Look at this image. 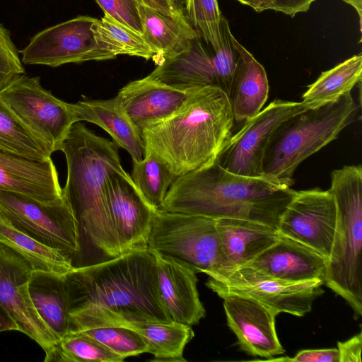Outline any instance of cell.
Listing matches in <instances>:
<instances>
[{
  "mask_svg": "<svg viewBox=\"0 0 362 362\" xmlns=\"http://www.w3.org/2000/svg\"><path fill=\"white\" fill-rule=\"evenodd\" d=\"M64 276L70 302L69 332L118 320L172 321L159 291L156 259L148 246L75 267Z\"/></svg>",
  "mask_w": 362,
  "mask_h": 362,
  "instance_id": "cell-1",
  "label": "cell"
},
{
  "mask_svg": "<svg viewBox=\"0 0 362 362\" xmlns=\"http://www.w3.org/2000/svg\"><path fill=\"white\" fill-rule=\"evenodd\" d=\"M296 191L263 177L232 173L216 161L177 177L158 209L256 221L278 230Z\"/></svg>",
  "mask_w": 362,
  "mask_h": 362,
  "instance_id": "cell-2",
  "label": "cell"
},
{
  "mask_svg": "<svg viewBox=\"0 0 362 362\" xmlns=\"http://www.w3.org/2000/svg\"><path fill=\"white\" fill-rule=\"evenodd\" d=\"M112 141L95 134L76 122L64 140L67 176L62 197L71 209L79 229L106 256L121 255L110 216L106 182L115 172H124Z\"/></svg>",
  "mask_w": 362,
  "mask_h": 362,
  "instance_id": "cell-3",
  "label": "cell"
},
{
  "mask_svg": "<svg viewBox=\"0 0 362 362\" xmlns=\"http://www.w3.org/2000/svg\"><path fill=\"white\" fill-rule=\"evenodd\" d=\"M234 121L224 91L198 88L173 115L141 133L144 152L156 155L179 177L216 160Z\"/></svg>",
  "mask_w": 362,
  "mask_h": 362,
  "instance_id": "cell-4",
  "label": "cell"
},
{
  "mask_svg": "<svg viewBox=\"0 0 362 362\" xmlns=\"http://www.w3.org/2000/svg\"><path fill=\"white\" fill-rule=\"evenodd\" d=\"M357 109L349 92L335 102L305 109L284 120L267 146L262 177L291 187L298 166L336 139L353 122Z\"/></svg>",
  "mask_w": 362,
  "mask_h": 362,
  "instance_id": "cell-5",
  "label": "cell"
},
{
  "mask_svg": "<svg viewBox=\"0 0 362 362\" xmlns=\"http://www.w3.org/2000/svg\"><path fill=\"white\" fill-rule=\"evenodd\" d=\"M328 191L337 206V225L324 284L362 315V168L344 165L331 173Z\"/></svg>",
  "mask_w": 362,
  "mask_h": 362,
  "instance_id": "cell-6",
  "label": "cell"
},
{
  "mask_svg": "<svg viewBox=\"0 0 362 362\" xmlns=\"http://www.w3.org/2000/svg\"><path fill=\"white\" fill-rule=\"evenodd\" d=\"M147 246L212 279L235 269L223 248L216 219L211 218L157 209Z\"/></svg>",
  "mask_w": 362,
  "mask_h": 362,
  "instance_id": "cell-7",
  "label": "cell"
},
{
  "mask_svg": "<svg viewBox=\"0 0 362 362\" xmlns=\"http://www.w3.org/2000/svg\"><path fill=\"white\" fill-rule=\"evenodd\" d=\"M0 218L70 258L81 250L79 226L63 197L42 202L20 193L0 190Z\"/></svg>",
  "mask_w": 362,
  "mask_h": 362,
  "instance_id": "cell-8",
  "label": "cell"
},
{
  "mask_svg": "<svg viewBox=\"0 0 362 362\" xmlns=\"http://www.w3.org/2000/svg\"><path fill=\"white\" fill-rule=\"evenodd\" d=\"M0 99L52 153L61 151L72 126L80 122L73 104L45 89L37 76L13 77L0 89Z\"/></svg>",
  "mask_w": 362,
  "mask_h": 362,
  "instance_id": "cell-9",
  "label": "cell"
},
{
  "mask_svg": "<svg viewBox=\"0 0 362 362\" xmlns=\"http://www.w3.org/2000/svg\"><path fill=\"white\" fill-rule=\"evenodd\" d=\"M221 30L222 45L218 51H209L197 36L187 50L156 65L148 76L179 88L211 86L229 95L238 55L231 43L232 33L224 16Z\"/></svg>",
  "mask_w": 362,
  "mask_h": 362,
  "instance_id": "cell-10",
  "label": "cell"
},
{
  "mask_svg": "<svg viewBox=\"0 0 362 362\" xmlns=\"http://www.w3.org/2000/svg\"><path fill=\"white\" fill-rule=\"evenodd\" d=\"M305 109L300 102L273 100L230 134L215 161L232 173L262 177L264 154L270 137L284 120Z\"/></svg>",
  "mask_w": 362,
  "mask_h": 362,
  "instance_id": "cell-11",
  "label": "cell"
},
{
  "mask_svg": "<svg viewBox=\"0 0 362 362\" xmlns=\"http://www.w3.org/2000/svg\"><path fill=\"white\" fill-rule=\"evenodd\" d=\"M96 21L81 16L40 31L21 51L22 63L57 67L115 58L97 42L93 28Z\"/></svg>",
  "mask_w": 362,
  "mask_h": 362,
  "instance_id": "cell-12",
  "label": "cell"
},
{
  "mask_svg": "<svg viewBox=\"0 0 362 362\" xmlns=\"http://www.w3.org/2000/svg\"><path fill=\"white\" fill-rule=\"evenodd\" d=\"M327 262L326 258L311 248L280 235L274 244L246 264L213 279L223 284L257 279L287 283L324 281Z\"/></svg>",
  "mask_w": 362,
  "mask_h": 362,
  "instance_id": "cell-13",
  "label": "cell"
},
{
  "mask_svg": "<svg viewBox=\"0 0 362 362\" xmlns=\"http://www.w3.org/2000/svg\"><path fill=\"white\" fill-rule=\"evenodd\" d=\"M35 270L29 259L0 241V305L16 322L18 331L36 341L47 353L59 341L32 303L28 286Z\"/></svg>",
  "mask_w": 362,
  "mask_h": 362,
  "instance_id": "cell-14",
  "label": "cell"
},
{
  "mask_svg": "<svg viewBox=\"0 0 362 362\" xmlns=\"http://www.w3.org/2000/svg\"><path fill=\"white\" fill-rule=\"evenodd\" d=\"M337 225L334 197L320 188L296 191L283 213L278 232L328 259Z\"/></svg>",
  "mask_w": 362,
  "mask_h": 362,
  "instance_id": "cell-15",
  "label": "cell"
},
{
  "mask_svg": "<svg viewBox=\"0 0 362 362\" xmlns=\"http://www.w3.org/2000/svg\"><path fill=\"white\" fill-rule=\"evenodd\" d=\"M106 197L121 254L147 246L156 209L144 199L128 173L115 171L109 175Z\"/></svg>",
  "mask_w": 362,
  "mask_h": 362,
  "instance_id": "cell-16",
  "label": "cell"
},
{
  "mask_svg": "<svg viewBox=\"0 0 362 362\" xmlns=\"http://www.w3.org/2000/svg\"><path fill=\"white\" fill-rule=\"evenodd\" d=\"M218 296L223 300L227 325L243 351L268 361L285 352L276 331L278 314L274 310L245 296L222 293Z\"/></svg>",
  "mask_w": 362,
  "mask_h": 362,
  "instance_id": "cell-17",
  "label": "cell"
},
{
  "mask_svg": "<svg viewBox=\"0 0 362 362\" xmlns=\"http://www.w3.org/2000/svg\"><path fill=\"white\" fill-rule=\"evenodd\" d=\"M322 280L287 283L257 279L233 284H223L211 278L206 283L218 296L233 293L250 297L274 310L302 317L309 313L314 300L324 291Z\"/></svg>",
  "mask_w": 362,
  "mask_h": 362,
  "instance_id": "cell-18",
  "label": "cell"
},
{
  "mask_svg": "<svg viewBox=\"0 0 362 362\" xmlns=\"http://www.w3.org/2000/svg\"><path fill=\"white\" fill-rule=\"evenodd\" d=\"M197 88L170 86L148 75L127 83L116 96L141 134L173 115Z\"/></svg>",
  "mask_w": 362,
  "mask_h": 362,
  "instance_id": "cell-19",
  "label": "cell"
},
{
  "mask_svg": "<svg viewBox=\"0 0 362 362\" xmlns=\"http://www.w3.org/2000/svg\"><path fill=\"white\" fill-rule=\"evenodd\" d=\"M156 259L161 298L173 322L193 326L206 315L196 273L185 264L151 250Z\"/></svg>",
  "mask_w": 362,
  "mask_h": 362,
  "instance_id": "cell-20",
  "label": "cell"
},
{
  "mask_svg": "<svg viewBox=\"0 0 362 362\" xmlns=\"http://www.w3.org/2000/svg\"><path fill=\"white\" fill-rule=\"evenodd\" d=\"M0 190L20 193L42 202L62 197L52 158L37 161L1 148Z\"/></svg>",
  "mask_w": 362,
  "mask_h": 362,
  "instance_id": "cell-21",
  "label": "cell"
},
{
  "mask_svg": "<svg viewBox=\"0 0 362 362\" xmlns=\"http://www.w3.org/2000/svg\"><path fill=\"white\" fill-rule=\"evenodd\" d=\"M230 40L238 56L228 98L235 121L243 122L262 110L268 98L269 83L263 66L233 34Z\"/></svg>",
  "mask_w": 362,
  "mask_h": 362,
  "instance_id": "cell-22",
  "label": "cell"
},
{
  "mask_svg": "<svg viewBox=\"0 0 362 362\" xmlns=\"http://www.w3.org/2000/svg\"><path fill=\"white\" fill-rule=\"evenodd\" d=\"M73 105L80 122L99 126L110 135L118 148L129 153L132 160H142L144 147L141 134L117 96L107 100H80Z\"/></svg>",
  "mask_w": 362,
  "mask_h": 362,
  "instance_id": "cell-23",
  "label": "cell"
},
{
  "mask_svg": "<svg viewBox=\"0 0 362 362\" xmlns=\"http://www.w3.org/2000/svg\"><path fill=\"white\" fill-rule=\"evenodd\" d=\"M142 36L156 51V65L187 50L199 36L189 24L184 11L168 14L139 4Z\"/></svg>",
  "mask_w": 362,
  "mask_h": 362,
  "instance_id": "cell-24",
  "label": "cell"
},
{
  "mask_svg": "<svg viewBox=\"0 0 362 362\" xmlns=\"http://www.w3.org/2000/svg\"><path fill=\"white\" fill-rule=\"evenodd\" d=\"M64 276L35 270L28 286L36 312L58 341L70 330V302Z\"/></svg>",
  "mask_w": 362,
  "mask_h": 362,
  "instance_id": "cell-25",
  "label": "cell"
},
{
  "mask_svg": "<svg viewBox=\"0 0 362 362\" xmlns=\"http://www.w3.org/2000/svg\"><path fill=\"white\" fill-rule=\"evenodd\" d=\"M216 226L235 269L252 260L280 236L278 230L271 226L244 219L218 218L216 219Z\"/></svg>",
  "mask_w": 362,
  "mask_h": 362,
  "instance_id": "cell-26",
  "label": "cell"
},
{
  "mask_svg": "<svg viewBox=\"0 0 362 362\" xmlns=\"http://www.w3.org/2000/svg\"><path fill=\"white\" fill-rule=\"evenodd\" d=\"M107 325L135 332L147 344L148 353L153 356L152 361H186L184 349L194 336L191 326L173 321L165 322L145 318L119 320Z\"/></svg>",
  "mask_w": 362,
  "mask_h": 362,
  "instance_id": "cell-27",
  "label": "cell"
},
{
  "mask_svg": "<svg viewBox=\"0 0 362 362\" xmlns=\"http://www.w3.org/2000/svg\"><path fill=\"white\" fill-rule=\"evenodd\" d=\"M362 54L354 55L327 71H323L302 95L305 109H313L338 100L360 83Z\"/></svg>",
  "mask_w": 362,
  "mask_h": 362,
  "instance_id": "cell-28",
  "label": "cell"
},
{
  "mask_svg": "<svg viewBox=\"0 0 362 362\" xmlns=\"http://www.w3.org/2000/svg\"><path fill=\"white\" fill-rule=\"evenodd\" d=\"M95 37L98 44L115 57L126 54L155 60L156 51L141 34L121 24L110 16L104 14L93 25Z\"/></svg>",
  "mask_w": 362,
  "mask_h": 362,
  "instance_id": "cell-29",
  "label": "cell"
},
{
  "mask_svg": "<svg viewBox=\"0 0 362 362\" xmlns=\"http://www.w3.org/2000/svg\"><path fill=\"white\" fill-rule=\"evenodd\" d=\"M0 241L25 255L33 262L37 270L65 275L76 267L71 258L37 242L1 218Z\"/></svg>",
  "mask_w": 362,
  "mask_h": 362,
  "instance_id": "cell-30",
  "label": "cell"
},
{
  "mask_svg": "<svg viewBox=\"0 0 362 362\" xmlns=\"http://www.w3.org/2000/svg\"><path fill=\"white\" fill-rule=\"evenodd\" d=\"M0 148L37 161L48 160L52 154L1 99Z\"/></svg>",
  "mask_w": 362,
  "mask_h": 362,
  "instance_id": "cell-31",
  "label": "cell"
},
{
  "mask_svg": "<svg viewBox=\"0 0 362 362\" xmlns=\"http://www.w3.org/2000/svg\"><path fill=\"white\" fill-rule=\"evenodd\" d=\"M131 177L147 203L157 209L177 177L159 158L145 151L142 160H133Z\"/></svg>",
  "mask_w": 362,
  "mask_h": 362,
  "instance_id": "cell-32",
  "label": "cell"
},
{
  "mask_svg": "<svg viewBox=\"0 0 362 362\" xmlns=\"http://www.w3.org/2000/svg\"><path fill=\"white\" fill-rule=\"evenodd\" d=\"M119 356L93 337L71 332L45 353V362H121Z\"/></svg>",
  "mask_w": 362,
  "mask_h": 362,
  "instance_id": "cell-33",
  "label": "cell"
},
{
  "mask_svg": "<svg viewBox=\"0 0 362 362\" xmlns=\"http://www.w3.org/2000/svg\"><path fill=\"white\" fill-rule=\"evenodd\" d=\"M186 17L199 37L214 51L222 45V15L217 0H185Z\"/></svg>",
  "mask_w": 362,
  "mask_h": 362,
  "instance_id": "cell-34",
  "label": "cell"
},
{
  "mask_svg": "<svg viewBox=\"0 0 362 362\" xmlns=\"http://www.w3.org/2000/svg\"><path fill=\"white\" fill-rule=\"evenodd\" d=\"M77 332L93 337L122 359L148 352L144 341L135 332L126 327L103 325Z\"/></svg>",
  "mask_w": 362,
  "mask_h": 362,
  "instance_id": "cell-35",
  "label": "cell"
},
{
  "mask_svg": "<svg viewBox=\"0 0 362 362\" xmlns=\"http://www.w3.org/2000/svg\"><path fill=\"white\" fill-rule=\"evenodd\" d=\"M25 69L9 31L0 23V89Z\"/></svg>",
  "mask_w": 362,
  "mask_h": 362,
  "instance_id": "cell-36",
  "label": "cell"
},
{
  "mask_svg": "<svg viewBox=\"0 0 362 362\" xmlns=\"http://www.w3.org/2000/svg\"><path fill=\"white\" fill-rule=\"evenodd\" d=\"M103 10L121 24L142 35L143 28L136 0H95Z\"/></svg>",
  "mask_w": 362,
  "mask_h": 362,
  "instance_id": "cell-37",
  "label": "cell"
},
{
  "mask_svg": "<svg viewBox=\"0 0 362 362\" xmlns=\"http://www.w3.org/2000/svg\"><path fill=\"white\" fill-rule=\"evenodd\" d=\"M270 361L290 362H339V354L337 348L306 349L299 351L293 358H281Z\"/></svg>",
  "mask_w": 362,
  "mask_h": 362,
  "instance_id": "cell-38",
  "label": "cell"
},
{
  "mask_svg": "<svg viewBox=\"0 0 362 362\" xmlns=\"http://www.w3.org/2000/svg\"><path fill=\"white\" fill-rule=\"evenodd\" d=\"M315 0H269L264 6L265 10L281 12L293 17L298 13L306 12Z\"/></svg>",
  "mask_w": 362,
  "mask_h": 362,
  "instance_id": "cell-39",
  "label": "cell"
},
{
  "mask_svg": "<svg viewBox=\"0 0 362 362\" xmlns=\"http://www.w3.org/2000/svg\"><path fill=\"white\" fill-rule=\"evenodd\" d=\"M337 349L339 362H361V332L345 341H338Z\"/></svg>",
  "mask_w": 362,
  "mask_h": 362,
  "instance_id": "cell-40",
  "label": "cell"
},
{
  "mask_svg": "<svg viewBox=\"0 0 362 362\" xmlns=\"http://www.w3.org/2000/svg\"><path fill=\"white\" fill-rule=\"evenodd\" d=\"M139 4L152 8L157 11L168 13L176 14L184 11L182 7L179 6L171 0H136Z\"/></svg>",
  "mask_w": 362,
  "mask_h": 362,
  "instance_id": "cell-41",
  "label": "cell"
},
{
  "mask_svg": "<svg viewBox=\"0 0 362 362\" xmlns=\"http://www.w3.org/2000/svg\"><path fill=\"white\" fill-rule=\"evenodd\" d=\"M8 330L18 331V326L11 315L0 305V332Z\"/></svg>",
  "mask_w": 362,
  "mask_h": 362,
  "instance_id": "cell-42",
  "label": "cell"
},
{
  "mask_svg": "<svg viewBox=\"0 0 362 362\" xmlns=\"http://www.w3.org/2000/svg\"><path fill=\"white\" fill-rule=\"evenodd\" d=\"M243 4L252 8L256 12L264 11V6L269 0H237Z\"/></svg>",
  "mask_w": 362,
  "mask_h": 362,
  "instance_id": "cell-43",
  "label": "cell"
},
{
  "mask_svg": "<svg viewBox=\"0 0 362 362\" xmlns=\"http://www.w3.org/2000/svg\"><path fill=\"white\" fill-rule=\"evenodd\" d=\"M171 1H173L175 4H176L177 5H178L179 6L182 7L181 0H171Z\"/></svg>",
  "mask_w": 362,
  "mask_h": 362,
  "instance_id": "cell-44",
  "label": "cell"
}]
</instances>
